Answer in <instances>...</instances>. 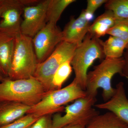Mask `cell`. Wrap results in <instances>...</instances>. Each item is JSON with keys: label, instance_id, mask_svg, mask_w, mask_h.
<instances>
[{"label": "cell", "instance_id": "obj_1", "mask_svg": "<svg viewBox=\"0 0 128 128\" xmlns=\"http://www.w3.org/2000/svg\"><path fill=\"white\" fill-rule=\"evenodd\" d=\"M49 92L34 77L17 80L7 78L0 82V101L18 102L32 107Z\"/></svg>", "mask_w": 128, "mask_h": 128}, {"label": "cell", "instance_id": "obj_2", "mask_svg": "<svg viewBox=\"0 0 128 128\" xmlns=\"http://www.w3.org/2000/svg\"><path fill=\"white\" fill-rule=\"evenodd\" d=\"M124 64V57L118 58L105 57L94 70L88 73L86 93L96 97L98 88L102 89V97L105 102L114 95L115 88L112 86L113 76L118 73L121 76Z\"/></svg>", "mask_w": 128, "mask_h": 128}, {"label": "cell", "instance_id": "obj_3", "mask_svg": "<svg viewBox=\"0 0 128 128\" xmlns=\"http://www.w3.org/2000/svg\"><path fill=\"white\" fill-rule=\"evenodd\" d=\"M100 38L92 37L89 33L82 43L76 47L71 60V65L74 71L76 82L86 91L88 70L96 59L105 58Z\"/></svg>", "mask_w": 128, "mask_h": 128}, {"label": "cell", "instance_id": "obj_4", "mask_svg": "<svg viewBox=\"0 0 128 128\" xmlns=\"http://www.w3.org/2000/svg\"><path fill=\"white\" fill-rule=\"evenodd\" d=\"M38 64L32 38L21 33L17 34L8 78L17 80L34 77Z\"/></svg>", "mask_w": 128, "mask_h": 128}, {"label": "cell", "instance_id": "obj_5", "mask_svg": "<svg viewBox=\"0 0 128 128\" xmlns=\"http://www.w3.org/2000/svg\"><path fill=\"white\" fill-rule=\"evenodd\" d=\"M86 96V91L74 79L66 87L49 92L39 102L31 107L26 114H34L40 118L58 113L64 110V105Z\"/></svg>", "mask_w": 128, "mask_h": 128}, {"label": "cell", "instance_id": "obj_6", "mask_svg": "<svg viewBox=\"0 0 128 128\" xmlns=\"http://www.w3.org/2000/svg\"><path fill=\"white\" fill-rule=\"evenodd\" d=\"M77 46L62 41L45 60L38 64L34 77L41 83L46 91L54 90L52 84L54 74L61 64L71 60Z\"/></svg>", "mask_w": 128, "mask_h": 128}, {"label": "cell", "instance_id": "obj_7", "mask_svg": "<svg viewBox=\"0 0 128 128\" xmlns=\"http://www.w3.org/2000/svg\"><path fill=\"white\" fill-rule=\"evenodd\" d=\"M96 101V97L87 95L76 100L65 108L64 115L57 113L52 117V128H62L73 124L86 126L94 117L100 114L92 107Z\"/></svg>", "mask_w": 128, "mask_h": 128}, {"label": "cell", "instance_id": "obj_8", "mask_svg": "<svg viewBox=\"0 0 128 128\" xmlns=\"http://www.w3.org/2000/svg\"><path fill=\"white\" fill-rule=\"evenodd\" d=\"M40 2L38 0H3L0 29L15 35L21 33V16L24 9Z\"/></svg>", "mask_w": 128, "mask_h": 128}, {"label": "cell", "instance_id": "obj_9", "mask_svg": "<svg viewBox=\"0 0 128 128\" xmlns=\"http://www.w3.org/2000/svg\"><path fill=\"white\" fill-rule=\"evenodd\" d=\"M63 41L62 31L57 24L47 22L45 26L32 38L38 64L45 60Z\"/></svg>", "mask_w": 128, "mask_h": 128}, {"label": "cell", "instance_id": "obj_10", "mask_svg": "<svg viewBox=\"0 0 128 128\" xmlns=\"http://www.w3.org/2000/svg\"><path fill=\"white\" fill-rule=\"evenodd\" d=\"M49 2V0L40 1L36 4L24 8L20 26L22 34L33 38L45 26Z\"/></svg>", "mask_w": 128, "mask_h": 128}, {"label": "cell", "instance_id": "obj_11", "mask_svg": "<svg viewBox=\"0 0 128 128\" xmlns=\"http://www.w3.org/2000/svg\"><path fill=\"white\" fill-rule=\"evenodd\" d=\"M95 106L99 109L112 112L128 126V99L123 82L117 84L115 93L110 100Z\"/></svg>", "mask_w": 128, "mask_h": 128}, {"label": "cell", "instance_id": "obj_12", "mask_svg": "<svg viewBox=\"0 0 128 128\" xmlns=\"http://www.w3.org/2000/svg\"><path fill=\"white\" fill-rule=\"evenodd\" d=\"M90 25L84 10L77 18H72L65 26L62 31L63 41L78 46L88 33Z\"/></svg>", "mask_w": 128, "mask_h": 128}, {"label": "cell", "instance_id": "obj_13", "mask_svg": "<svg viewBox=\"0 0 128 128\" xmlns=\"http://www.w3.org/2000/svg\"><path fill=\"white\" fill-rule=\"evenodd\" d=\"M16 36L0 29V73L6 78L9 77Z\"/></svg>", "mask_w": 128, "mask_h": 128}, {"label": "cell", "instance_id": "obj_14", "mask_svg": "<svg viewBox=\"0 0 128 128\" xmlns=\"http://www.w3.org/2000/svg\"><path fill=\"white\" fill-rule=\"evenodd\" d=\"M30 108V106L18 102L0 101V127L23 116Z\"/></svg>", "mask_w": 128, "mask_h": 128}, {"label": "cell", "instance_id": "obj_15", "mask_svg": "<svg viewBox=\"0 0 128 128\" xmlns=\"http://www.w3.org/2000/svg\"><path fill=\"white\" fill-rule=\"evenodd\" d=\"M116 20L113 12L106 10L90 25L88 33L92 37L99 38L106 34L108 31L114 26Z\"/></svg>", "mask_w": 128, "mask_h": 128}, {"label": "cell", "instance_id": "obj_16", "mask_svg": "<svg viewBox=\"0 0 128 128\" xmlns=\"http://www.w3.org/2000/svg\"><path fill=\"white\" fill-rule=\"evenodd\" d=\"M86 128H128V126L111 112L94 117Z\"/></svg>", "mask_w": 128, "mask_h": 128}, {"label": "cell", "instance_id": "obj_17", "mask_svg": "<svg viewBox=\"0 0 128 128\" xmlns=\"http://www.w3.org/2000/svg\"><path fill=\"white\" fill-rule=\"evenodd\" d=\"M128 44L123 40L112 36L106 41L102 42L105 57L115 58L123 57L124 50Z\"/></svg>", "mask_w": 128, "mask_h": 128}, {"label": "cell", "instance_id": "obj_18", "mask_svg": "<svg viewBox=\"0 0 128 128\" xmlns=\"http://www.w3.org/2000/svg\"><path fill=\"white\" fill-rule=\"evenodd\" d=\"M75 2V0H49L46 12L47 22L57 24L64 10Z\"/></svg>", "mask_w": 128, "mask_h": 128}, {"label": "cell", "instance_id": "obj_19", "mask_svg": "<svg viewBox=\"0 0 128 128\" xmlns=\"http://www.w3.org/2000/svg\"><path fill=\"white\" fill-rule=\"evenodd\" d=\"M71 60H68L61 64L53 76L52 84L54 90L61 89L64 82L72 72Z\"/></svg>", "mask_w": 128, "mask_h": 128}, {"label": "cell", "instance_id": "obj_20", "mask_svg": "<svg viewBox=\"0 0 128 128\" xmlns=\"http://www.w3.org/2000/svg\"><path fill=\"white\" fill-rule=\"evenodd\" d=\"M105 6L113 12L117 20L128 19V0H108Z\"/></svg>", "mask_w": 128, "mask_h": 128}, {"label": "cell", "instance_id": "obj_21", "mask_svg": "<svg viewBox=\"0 0 128 128\" xmlns=\"http://www.w3.org/2000/svg\"><path fill=\"white\" fill-rule=\"evenodd\" d=\"M106 34L119 38L128 44V19L117 20Z\"/></svg>", "mask_w": 128, "mask_h": 128}, {"label": "cell", "instance_id": "obj_22", "mask_svg": "<svg viewBox=\"0 0 128 128\" xmlns=\"http://www.w3.org/2000/svg\"><path fill=\"white\" fill-rule=\"evenodd\" d=\"M39 118L34 114H26L11 123L0 127V128H30Z\"/></svg>", "mask_w": 128, "mask_h": 128}, {"label": "cell", "instance_id": "obj_23", "mask_svg": "<svg viewBox=\"0 0 128 128\" xmlns=\"http://www.w3.org/2000/svg\"><path fill=\"white\" fill-rule=\"evenodd\" d=\"M51 115L48 114L40 117L30 128H52Z\"/></svg>", "mask_w": 128, "mask_h": 128}, {"label": "cell", "instance_id": "obj_24", "mask_svg": "<svg viewBox=\"0 0 128 128\" xmlns=\"http://www.w3.org/2000/svg\"><path fill=\"white\" fill-rule=\"evenodd\" d=\"M107 1L108 0H88L87 6L85 10V12L94 15L96 10Z\"/></svg>", "mask_w": 128, "mask_h": 128}, {"label": "cell", "instance_id": "obj_25", "mask_svg": "<svg viewBox=\"0 0 128 128\" xmlns=\"http://www.w3.org/2000/svg\"><path fill=\"white\" fill-rule=\"evenodd\" d=\"M124 64L123 69L121 76L128 78V53L126 52L124 54Z\"/></svg>", "mask_w": 128, "mask_h": 128}, {"label": "cell", "instance_id": "obj_26", "mask_svg": "<svg viewBox=\"0 0 128 128\" xmlns=\"http://www.w3.org/2000/svg\"><path fill=\"white\" fill-rule=\"evenodd\" d=\"M86 125L80 124H69L62 128H86Z\"/></svg>", "mask_w": 128, "mask_h": 128}, {"label": "cell", "instance_id": "obj_27", "mask_svg": "<svg viewBox=\"0 0 128 128\" xmlns=\"http://www.w3.org/2000/svg\"><path fill=\"white\" fill-rule=\"evenodd\" d=\"M5 79H6V78H5L0 73V82L2 81L3 80H4Z\"/></svg>", "mask_w": 128, "mask_h": 128}, {"label": "cell", "instance_id": "obj_28", "mask_svg": "<svg viewBox=\"0 0 128 128\" xmlns=\"http://www.w3.org/2000/svg\"><path fill=\"white\" fill-rule=\"evenodd\" d=\"M2 2H3V0H2V3L0 4V19L1 15L2 12Z\"/></svg>", "mask_w": 128, "mask_h": 128}, {"label": "cell", "instance_id": "obj_29", "mask_svg": "<svg viewBox=\"0 0 128 128\" xmlns=\"http://www.w3.org/2000/svg\"><path fill=\"white\" fill-rule=\"evenodd\" d=\"M126 48L127 49V52L128 53V44L126 46Z\"/></svg>", "mask_w": 128, "mask_h": 128}, {"label": "cell", "instance_id": "obj_30", "mask_svg": "<svg viewBox=\"0 0 128 128\" xmlns=\"http://www.w3.org/2000/svg\"><path fill=\"white\" fill-rule=\"evenodd\" d=\"M2 0H0V4H1L2 3Z\"/></svg>", "mask_w": 128, "mask_h": 128}]
</instances>
